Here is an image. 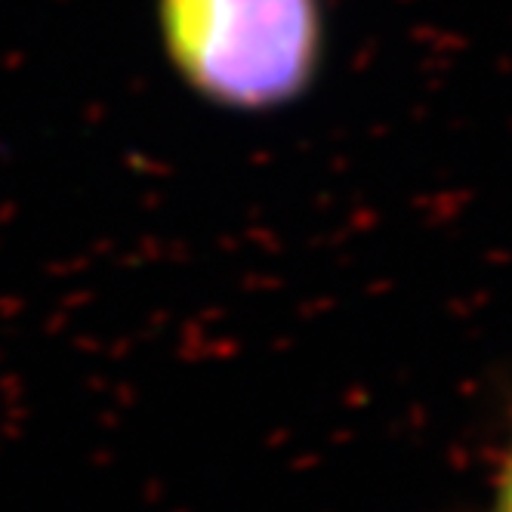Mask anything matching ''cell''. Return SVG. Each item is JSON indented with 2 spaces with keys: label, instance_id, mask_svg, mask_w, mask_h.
<instances>
[{
  "label": "cell",
  "instance_id": "cell-1",
  "mask_svg": "<svg viewBox=\"0 0 512 512\" xmlns=\"http://www.w3.org/2000/svg\"><path fill=\"white\" fill-rule=\"evenodd\" d=\"M164 44L192 90L256 112L294 102L318 75V0H161Z\"/></svg>",
  "mask_w": 512,
  "mask_h": 512
},
{
  "label": "cell",
  "instance_id": "cell-2",
  "mask_svg": "<svg viewBox=\"0 0 512 512\" xmlns=\"http://www.w3.org/2000/svg\"><path fill=\"white\" fill-rule=\"evenodd\" d=\"M488 512H512V435L497 457L494 479H491V503Z\"/></svg>",
  "mask_w": 512,
  "mask_h": 512
}]
</instances>
